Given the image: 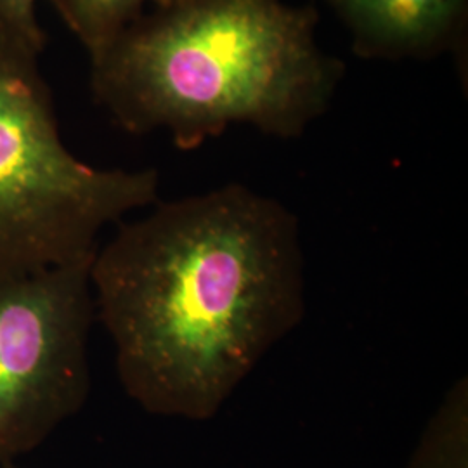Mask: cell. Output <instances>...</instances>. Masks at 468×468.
<instances>
[{
    "mask_svg": "<svg viewBox=\"0 0 468 468\" xmlns=\"http://www.w3.org/2000/svg\"><path fill=\"white\" fill-rule=\"evenodd\" d=\"M38 0H0V28L42 54L46 35L37 17Z\"/></svg>",
    "mask_w": 468,
    "mask_h": 468,
    "instance_id": "cell-8",
    "label": "cell"
},
{
    "mask_svg": "<svg viewBox=\"0 0 468 468\" xmlns=\"http://www.w3.org/2000/svg\"><path fill=\"white\" fill-rule=\"evenodd\" d=\"M92 259L0 272V465L37 450L87 402Z\"/></svg>",
    "mask_w": 468,
    "mask_h": 468,
    "instance_id": "cell-4",
    "label": "cell"
},
{
    "mask_svg": "<svg viewBox=\"0 0 468 468\" xmlns=\"http://www.w3.org/2000/svg\"><path fill=\"white\" fill-rule=\"evenodd\" d=\"M40 52L0 28V272L90 261L100 234L158 201L154 168H100L68 150Z\"/></svg>",
    "mask_w": 468,
    "mask_h": 468,
    "instance_id": "cell-3",
    "label": "cell"
},
{
    "mask_svg": "<svg viewBox=\"0 0 468 468\" xmlns=\"http://www.w3.org/2000/svg\"><path fill=\"white\" fill-rule=\"evenodd\" d=\"M168 0H49L68 30L84 46L89 59L153 7Z\"/></svg>",
    "mask_w": 468,
    "mask_h": 468,
    "instance_id": "cell-7",
    "label": "cell"
},
{
    "mask_svg": "<svg viewBox=\"0 0 468 468\" xmlns=\"http://www.w3.org/2000/svg\"><path fill=\"white\" fill-rule=\"evenodd\" d=\"M0 468H21V467H17L16 463H7V465H0Z\"/></svg>",
    "mask_w": 468,
    "mask_h": 468,
    "instance_id": "cell-9",
    "label": "cell"
},
{
    "mask_svg": "<svg viewBox=\"0 0 468 468\" xmlns=\"http://www.w3.org/2000/svg\"><path fill=\"white\" fill-rule=\"evenodd\" d=\"M318 13L284 0H168L90 58L101 106L131 134L197 150L236 125L301 137L334 100L342 65Z\"/></svg>",
    "mask_w": 468,
    "mask_h": 468,
    "instance_id": "cell-2",
    "label": "cell"
},
{
    "mask_svg": "<svg viewBox=\"0 0 468 468\" xmlns=\"http://www.w3.org/2000/svg\"><path fill=\"white\" fill-rule=\"evenodd\" d=\"M363 58H423L462 34L468 0H328Z\"/></svg>",
    "mask_w": 468,
    "mask_h": 468,
    "instance_id": "cell-5",
    "label": "cell"
},
{
    "mask_svg": "<svg viewBox=\"0 0 468 468\" xmlns=\"http://www.w3.org/2000/svg\"><path fill=\"white\" fill-rule=\"evenodd\" d=\"M402 468H468V380L448 388Z\"/></svg>",
    "mask_w": 468,
    "mask_h": 468,
    "instance_id": "cell-6",
    "label": "cell"
},
{
    "mask_svg": "<svg viewBox=\"0 0 468 468\" xmlns=\"http://www.w3.org/2000/svg\"><path fill=\"white\" fill-rule=\"evenodd\" d=\"M117 224L90 286L118 380L146 413L216 419L307 311L301 224L231 183Z\"/></svg>",
    "mask_w": 468,
    "mask_h": 468,
    "instance_id": "cell-1",
    "label": "cell"
}]
</instances>
